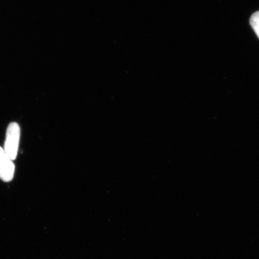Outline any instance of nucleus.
I'll use <instances>...</instances> for the list:
<instances>
[{
  "label": "nucleus",
  "instance_id": "obj_1",
  "mask_svg": "<svg viewBox=\"0 0 259 259\" xmlns=\"http://www.w3.org/2000/svg\"><path fill=\"white\" fill-rule=\"evenodd\" d=\"M21 128L17 122L10 123L6 131L4 150L12 160H16L20 142Z\"/></svg>",
  "mask_w": 259,
  "mask_h": 259
},
{
  "label": "nucleus",
  "instance_id": "obj_2",
  "mask_svg": "<svg viewBox=\"0 0 259 259\" xmlns=\"http://www.w3.org/2000/svg\"><path fill=\"white\" fill-rule=\"evenodd\" d=\"M15 171L14 160L0 147V179L6 183L11 182L14 179Z\"/></svg>",
  "mask_w": 259,
  "mask_h": 259
},
{
  "label": "nucleus",
  "instance_id": "obj_3",
  "mask_svg": "<svg viewBox=\"0 0 259 259\" xmlns=\"http://www.w3.org/2000/svg\"><path fill=\"white\" fill-rule=\"evenodd\" d=\"M250 25L259 38V11L255 12L251 16Z\"/></svg>",
  "mask_w": 259,
  "mask_h": 259
}]
</instances>
